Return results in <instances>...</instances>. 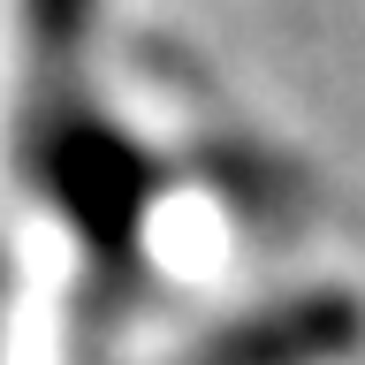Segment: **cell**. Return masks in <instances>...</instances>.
Segmentation results:
<instances>
[{"instance_id":"cell-1","label":"cell","mask_w":365,"mask_h":365,"mask_svg":"<svg viewBox=\"0 0 365 365\" xmlns=\"http://www.w3.org/2000/svg\"><path fill=\"white\" fill-rule=\"evenodd\" d=\"M91 0H31V31H38V46H68L76 31H84Z\"/></svg>"}]
</instances>
